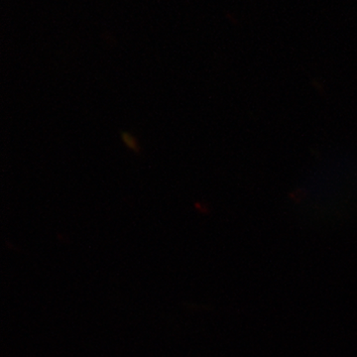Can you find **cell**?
Masks as SVG:
<instances>
[{"instance_id": "6da1fadb", "label": "cell", "mask_w": 357, "mask_h": 357, "mask_svg": "<svg viewBox=\"0 0 357 357\" xmlns=\"http://www.w3.org/2000/svg\"><path fill=\"white\" fill-rule=\"evenodd\" d=\"M121 139L124 145L136 154H140L141 147L137 138L129 132H121Z\"/></svg>"}]
</instances>
